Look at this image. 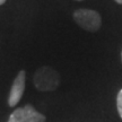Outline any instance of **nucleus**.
I'll return each mask as SVG.
<instances>
[{
  "mask_svg": "<svg viewBox=\"0 0 122 122\" xmlns=\"http://www.w3.org/2000/svg\"><path fill=\"white\" fill-rule=\"evenodd\" d=\"M36 89L40 92H52L56 91L60 84V76L56 69L51 67H41L36 70L33 78Z\"/></svg>",
  "mask_w": 122,
  "mask_h": 122,
  "instance_id": "f257e3e1",
  "label": "nucleus"
},
{
  "mask_svg": "<svg viewBox=\"0 0 122 122\" xmlns=\"http://www.w3.org/2000/svg\"><path fill=\"white\" fill-rule=\"evenodd\" d=\"M75 22L87 32H97L101 28V15L92 9H78L74 13Z\"/></svg>",
  "mask_w": 122,
  "mask_h": 122,
  "instance_id": "f03ea898",
  "label": "nucleus"
},
{
  "mask_svg": "<svg viewBox=\"0 0 122 122\" xmlns=\"http://www.w3.org/2000/svg\"><path fill=\"white\" fill-rule=\"evenodd\" d=\"M25 79H26V72H25V70H20L14 80L10 93H9V106H15L19 103V101L24 94V91H25Z\"/></svg>",
  "mask_w": 122,
  "mask_h": 122,
  "instance_id": "7ed1b4c3",
  "label": "nucleus"
},
{
  "mask_svg": "<svg viewBox=\"0 0 122 122\" xmlns=\"http://www.w3.org/2000/svg\"><path fill=\"white\" fill-rule=\"evenodd\" d=\"M24 111V118L25 122H44L45 121V117L43 114L37 112L36 110L30 104H26L23 107Z\"/></svg>",
  "mask_w": 122,
  "mask_h": 122,
  "instance_id": "20e7f679",
  "label": "nucleus"
},
{
  "mask_svg": "<svg viewBox=\"0 0 122 122\" xmlns=\"http://www.w3.org/2000/svg\"><path fill=\"white\" fill-rule=\"evenodd\" d=\"M8 122H25V118H24V111L23 107H17L10 114Z\"/></svg>",
  "mask_w": 122,
  "mask_h": 122,
  "instance_id": "39448f33",
  "label": "nucleus"
},
{
  "mask_svg": "<svg viewBox=\"0 0 122 122\" xmlns=\"http://www.w3.org/2000/svg\"><path fill=\"white\" fill-rule=\"evenodd\" d=\"M117 109H118V112L122 119V89L119 92L118 96H117Z\"/></svg>",
  "mask_w": 122,
  "mask_h": 122,
  "instance_id": "423d86ee",
  "label": "nucleus"
},
{
  "mask_svg": "<svg viewBox=\"0 0 122 122\" xmlns=\"http://www.w3.org/2000/svg\"><path fill=\"white\" fill-rule=\"evenodd\" d=\"M115 2H118V4L122 5V0H115Z\"/></svg>",
  "mask_w": 122,
  "mask_h": 122,
  "instance_id": "0eeeda50",
  "label": "nucleus"
},
{
  "mask_svg": "<svg viewBox=\"0 0 122 122\" xmlns=\"http://www.w3.org/2000/svg\"><path fill=\"white\" fill-rule=\"evenodd\" d=\"M6 2V0H0V5H4Z\"/></svg>",
  "mask_w": 122,
  "mask_h": 122,
  "instance_id": "6e6552de",
  "label": "nucleus"
},
{
  "mask_svg": "<svg viewBox=\"0 0 122 122\" xmlns=\"http://www.w3.org/2000/svg\"><path fill=\"white\" fill-rule=\"evenodd\" d=\"M77 1H81V0H77Z\"/></svg>",
  "mask_w": 122,
  "mask_h": 122,
  "instance_id": "1a4fd4ad",
  "label": "nucleus"
},
{
  "mask_svg": "<svg viewBox=\"0 0 122 122\" xmlns=\"http://www.w3.org/2000/svg\"><path fill=\"white\" fill-rule=\"evenodd\" d=\"M121 58H122V53H121Z\"/></svg>",
  "mask_w": 122,
  "mask_h": 122,
  "instance_id": "9d476101",
  "label": "nucleus"
}]
</instances>
